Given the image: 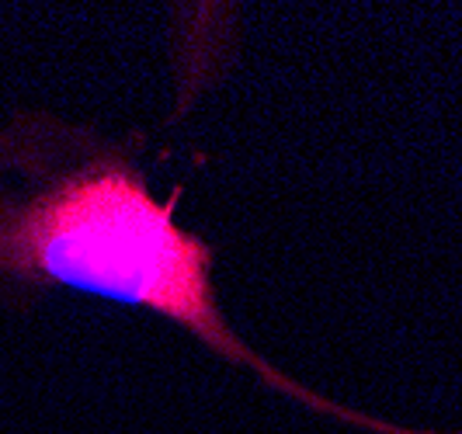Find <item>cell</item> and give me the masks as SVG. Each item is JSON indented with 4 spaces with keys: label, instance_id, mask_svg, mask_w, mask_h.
<instances>
[{
    "label": "cell",
    "instance_id": "cell-1",
    "mask_svg": "<svg viewBox=\"0 0 462 434\" xmlns=\"http://www.w3.org/2000/svg\"><path fill=\"white\" fill-rule=\"evenodd\" d=\"M178 199L181 188L161 202L129 157L97 153L46 191L18 206H0V272L153 309L219 358L251 368L282 396L362 428L365 413L345 411L300 386L233 334L212 282L216 247L178 226Z\"/></svg>",
    "mask_w": 462,
    "mask_h": 434
}]
</instances>
